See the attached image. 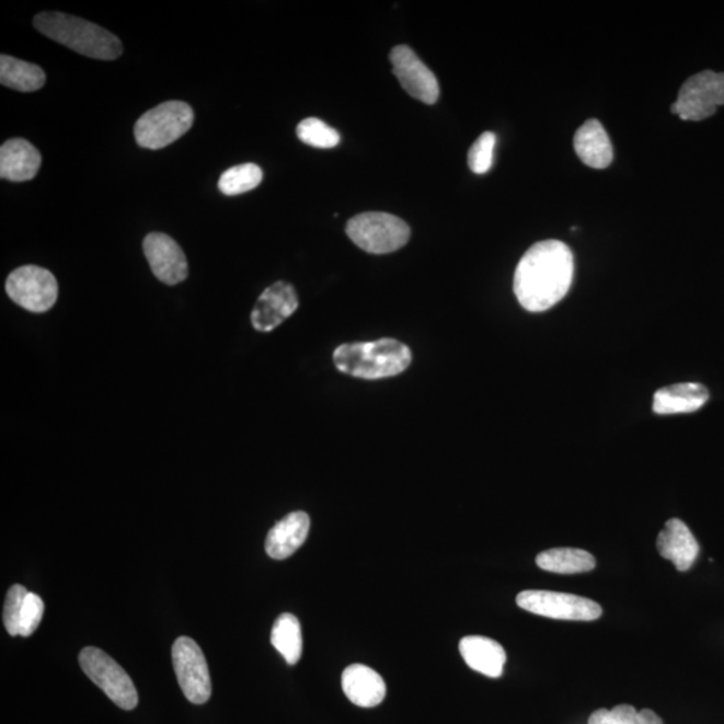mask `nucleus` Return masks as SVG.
I'll list each match as a JSON object with an SVG mask.
<instances>
[{
  "label": "nucleus",
  "instance_id": "nucleus-1",
  "mask_svg": "<svg viewBox=\"0 0 724 724\" xmlns=\"http://www.w3.org/2000/svg\"><path fill=\"white\" fill-rule=\"evenodd\" d=\"M574 275L572 250L560 241H542L519 261L514 275V292L531 313L553 308L570 291Z\"/></svg>",
  "mask_w": 724,
  "mask_h": 724
},
{
  "label": "nucleus",
  "instance_id": "nucleus-2",
  "mask_svg": "<svg viewBox=\"0 0 724 724\" xmlns=\"http://www.w3.org/2000/svg\"><path fill=\"white\" fill-rule=\"evenodd\" d=\"M34 26L47 38L58 42L82 56L113 61L123 54L122 42L104 27L64 13H42Z\"/></svg>",
  "mask_w": 724,
  "mask_h": 724
},
{
  "label": "nucleus",
  "instance_id": "nucleus-3",
  "mask_svg": "<svg viewBox=\"0 0 724 724\" xmlns=\"http://www.w3.org/2000/svg\"><path fill=\"white\" fill-rule=\"evenodd\" d=\"M334 364L340 372L364 380H380L403 374L410 367L409 346L393 338L374 343L344 344L334 350Z\"/></svg>",
  "mask_w": 724,
  "mask_h": 724
},
{
  "label": "nucleus",
  "instance_id": "nucleus-4",
  "mask_svg": "<svg viewBox=\"0 0 724 724\" xmlns=\"http://www.w3.org/2000/svg\"><path fill=\"white\" fill-rule=\"evenodd\" d=\"M350 241L369 254H389L410 241V226L386 212H364L346 225Z\"/></svg>",
  "mask_w": 724,
  "mask_h": 724
},
{
  "label": "nucleus",
  "instance_id": "nucleus-5",
  "mask_svg": "<svg viewBox=\"0 0 724 724\" xmlns=\"http://www.w3.org/2000/svg\"><path fill=\"white\" fill-rule=\"evenodd\" d=\"M194 111L183 101H166L143 113L135 125V137L140 147L161 149L181 139L193 127Z\"/></svg>",
  "mask_w": 724,
  "mask_h": 724
},
{
  "label": "nucleus",
  "instance_id": "nucleus-6",
  "mask_svg": "<svg viewBox=\"0 0 724 724\" xmlns=\"http://www.w3.org/2000/svg\"><path fill=\"white\" fill-rule=\"evenodd\" d=\"M78 659L88 678L119 709L130 711L137 708L139 696L134 681L110 655L99 648L87 647Z\"/></svg>",
  "mask_w": 724,
  "mask_h": 724
},
{
  "label": "nucleus",
  "instance_id": "nucleus-7",
  "mask_svg": "<svg viewBox=\"0 0 724 724\" xmlns=\"http://www.w3.org/2000/svg\"><path fill=\"white\" fill-rule=\"evenodd\" d=\"M724 105V73L704 70L688 78L673 105L674 115L686 122H702Z\"/></svg>",
  "mask_w": 724,
  "mask_h": 724
},
{
  "label": "nucleus",
  "instance_id": "nucleus-8",
  "mask_svg": "<svg viewBox=\"0 0 724 724\" xmlns=\"http://www.w3.org/2000/svg\"><path fill=\"white\" fill-rule=\"evenodd\" d=\"M517 604L526 612L555 620L594 621L602 614V608L589 598L559 591L525 590Z\"/></svg>",
  "mask_w": 724,
  "mask_h": 724
},
{
  "label": "nucleus",
  "instance_id": "nucleus-9",
  "mask_svg": "<svg viewBox=\"0 0 724 724\" xmlns=\"http://www.w3.org/2000/svg\"><path fill=\"white\" fill-rule=\"evenodd\" d=\"M172 662L184 697L194 704L208 702L212 692L211 676L199 645L191 637H179L173 643Z\"/></svg>",
  "mask_w": 724,
  "mask_h": 724
},
{
  "label": "nucleus",
  "instance_id": "nucleus-10",
  "mask_svg": "<svg viewBox=\"0 0 724 724\" xmlns=\"http://www.w3.org/2000/svg\"><path fill=\"white\" fill-rule=\"evenodd\" d=\"M5 291L23 309L45 313L57 302L58 284L46 268L23 266L9 275Z\"/></svg>",
  "mask_w": 724,
  "mask_h": 724
},
{
  "label": "nucleus",
  "instance_id": "nucleus-11",
  "mask_svg": "<svg viewBox=\"0 0 724 724\" xmlns=\"http://www.w3.org/2000/svg\"><path fill=\"white\" fill-rule=\"evenodd\" d=\"M389 59H391L393 74L398 77L401 88L411 97L428 105H433L439 100L438 78L411 47L404 45L393 47Z\"/></svg>",
  "mask_w": 724,
  "mask_h": 724
},
{
  "label": "nucleus",
  "instance_id": "nucleus-12",
  "mask_svg": "<svg viewBox=\"0 0 724 724\" xmlns=\"http://www.w3.org/2000/svg\"><path fill=\"white\" fill-rule=\"evenodd\" d=\"M143 254L156 278L165 285H177L188 277V262L183 250L165 233L152 232L143 239Z\"/></svg>",
  "mask_w": 724,
  "mask_h": 724
},
{
  "label": "nucleus",
  "instance_id": "nucleus-13",
  "mask_svg": "<svg viewBox=\"0 0 724 724\" xmlns=\"http://www.w3.org/2000/svg\"><path fill=\"white\" fill-rule=\"evenodd\" d=\"M298 296L292 285L275 283L262 292L251 313V324L258 332H272L298 309Z\"/></svg>",
  "mask_w": 724,
  "mask_h": 724
},
{
  "label": "nucleus",
  "instance_id": "nucleus-14",
  "mask_svg": "<svg viewBox=\"0 0 724 724\" xmlns=\"http://www.w3.org/2000/svg\"><path fill=\"white\" fill-rule=\"evenodd\" d=\"M656 544L663 559L671 561L680 572L690 571L698 559L699 543L683 520L669 519Z\"/></svg>",
  "mask_w": 724,
  "mask_h": 724
},
{
  "label": "nucleus",
  "instance_id": "nucleus-15",
  "mask_svg": "<svg viewBox=\"0 0 724 724\" xmlns=\"http://www.w3.org/2000/svg\"><path fill=\"white\" fill-rule=\"evenodd\" d=\"M341 683L346 698L358 708H376L387 696L384 679L364 664H352L346 668Z\"/></svg>",
  "mask_w": 724,
  "mask_h": 724
},
{
  "label": "nucleus",
  "instance_id": "nucleus-16",
  "mask_svg": "<svg viewBox=\"0 0 724 724\" xmlns=\"http://www.w3.org/2000/svg\"><path fill=\"white\" fill-rule=\"evenodd\" d=\"M41 163L38 149L25 139L5 141L0 148V177L4 181H32L37 176Z\"/></svg>",
  "mask_w": 724,
  "mask_h": 724
},
{
  "label": "nucleus",
  "instance_id": "nucleus-17",
  "mask_svg": "<svg viewBox=\"0 0 724 724\" xmlns=\"http://www.w3.org/2000/svg\"><path fill=\"white\" fill-rule=\"evenodd\" d=\"M310 518L307 513H290L268 531L266 552L274 560H286L308 540Z\"/></svg>",
  "mask_w": 724,
  "mask_h": 724
},
{
  "label": "nucleus",
  "instance_id": "nucleus-18",
  "mask_svg": "<svg viewBox=\"0 0 724 724\" xmlns=\"http://www.w3.org/2000/svg\"><path fill=\"white\" fill-rule=\"evenodd\" d=\"M459 651L467 666L474 671L489 676V678H499L504 674L506 652L495 640L467 636L460 640Z\"/></svg>",
  "mask_w": 724,
  "mask_h": 724
},
{
  "label": "nucleus",
  "instance_id": "nucleus-19",
  "mask_svg": "<svg viewBox=\"0 0 724 724\" xmlns=\"http://www.w3.org/2000/svg\"><path fill=\"white\" fill-rule=\"evenodd\" d=\"M708 388L698 382H681L659 389L654 398V411L657 415L691 414L708 403Z\"/></svg>",
  "mask_w": 724,
  "mask_h": 724
},
{
  "label": "nucleus",
  "instance_id": "nucleus-20",
  "mask_svg": "<svg viewBox=\"0 0 724 724\" xmlns=\"http://www.w3.org/2000/svg\"><path fill=\"white\" fill-rule=\"evenodd\" d=\"M574 149L583 163L595 170H604L613 161L612 142L606 128L597 119H588L574 136Z\"/></svg>",
  "mask_w": 724,
  "mask_h": 724
},
{
  "label": "nucleus",
  "instance_id": "nucleus-21",
  "mask_svg": "<svg viewBox=\"0 0 724 724\" xmlns=\"http://www.w3.org/2000/svg\"><path fill=\"white\" fill-rule=\"evenodd\" d=\"M46 74L39 66L5 56L0 57V83L18 92H35L45 85Z\"/></svg>",
  "mask_w": 724,
  "mask_h": 724
},
{
  "label": "nucleus",
  "instance_id": "nucleus-22",
  "mask_svg": "<svg viewBox=\"0 0 724 724\" xmlns=\"http://www.w3.org/2000/svg\"><path fill=\"white\" fill-rule=\"evenodd\" d=\"M542 571L559 574H577L594 571L595 556L582 549L556 548L537 555Z\"/></svg>",
  "mask_w": 724,
  "mask_h": 724
},
{
  "label": "nucleus",
  "instance_id": "nucleus-23",
  "mask_svg": "<svg viewBox=\"0 0 724 724\" xmlns=\"http://www.w3.org/2000/svg\"><path fill=\"white\" fill-rule=\"evenodd\" d=\"M272 644L290 666H295L301 659L303 648L302 630L295 614L284 613L275 620L272 631Z\"/></svg>",
  "mask_w": 724,
  "mask_h": 724
},
{
  "label": "nucleus",
  "instance_id": "nucleus-24",
  "mask_svg": "<svg viewBox=\"0 0 724 724\" xmlns=\"http://www.w3.org/2000/svg\"><path fill=\"white\" fill-rule=\"evenodd\" d=\"M263 172L256 164L232 166L220 176L218 187L227 196H237L253 191L262 183Z\"/></svg>",
  "mask_w": 724,
  "mask_h": 724
},
{
  "label": "nucleus",
  "instance_id": "nucleus-25",
  "mask_svg": "<svg viewBox=\"0 0 724 724\" xmlns=\"http://www.w3.org/2000/svg\"><path fill=\"white\" fill-rule=\"evenodd\" d=\"M588 724H664L655 711H637L630 704L616 705L612 710L600 709L589 716Z\"/></svg>",
  "mask_w": 724,
  "mask_h": 724
},
{
  "label": "nucleus",
  "instance_id": "nucleus-26",
  "mask_svg": "<svg viewBox=\"0 0 724 724\" xmlns=\"http://www.w3.org/2000/svg\"><path fill=\"white\" fill-rule=\"evenodd\" d=\"M298 139L310 147L329 149L338 146L341 136L338 131L320 118L310 117L299 123L297 127Z\"/></svg>",
  "mask_w": 724,
  "mask_h": 724
},
{
  "label": "nucleus",
  "instance_id": "nucleus-27",
  "mask_svg": "<svg viewBox=\"0 0 724 724\" xmlns=\"http://www.w3.org/2000/svg\"><path fill=\"white\" fill-rule=\"evenodd\" d=\"M495 143L496 137L493 131H484L472 143L469 152V166L476 175H484L492 169Z\"/></svg>",
  "mask_w": 724,
  "mask_h": 724
},
{
  "label": "nucleus",
  "instance_id": "nucleus-28",
  "mask_svg": "<svg viewBox=\"0 0 724 724\" xmlns=\"http://www.w3.org/2000/svg\"><path fill=\"white\" fill-rule=\"evenodd\" d=\"M28 595L25 586L13 585L11 586L8 596H5L3 609V622L5 631L10 636H18L21 628V616L23 606Z\"/></svg>",
  "mask_w": 724,
  "mask_h": 724
},
{
  "label": "nucleus",
  "instance_id": "nucleus-29",
  "mask_svg": "<svg viewBox=\"0 0 724 724\" xmlns=\"http://www.w3.org/2000/svg\"><path fill=\"white\" fill-rule=\"evenodd\" d=\"M44 601L37 595L30 594L26 597L25 606L22 609L20 634L23 637L32 636L41 624L44 616Z\"/></svg>",
  "mask_w": 724,
  "mask_h": 724
}]
</instances>
